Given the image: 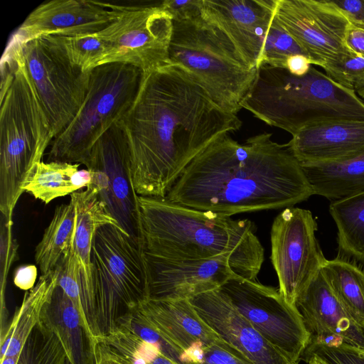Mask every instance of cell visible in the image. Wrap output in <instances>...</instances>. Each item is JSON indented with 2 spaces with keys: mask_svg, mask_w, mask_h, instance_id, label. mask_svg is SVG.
Instances as JSON below:
<instances>
[{
  "mask_svg": "<svg viewBox=\"0 0 364 364\" xmlns=\"http://www.w3.org/2000/svg\"><path fill=\"white\" fill-rule=\"evenodd\" d=\"M40 321L59 338L72 364H95L94 348L80 315L58 284L42 309Z\"/></svg>",
  "mask_w": 364,
  "mask_h": 364,
  "instance_id": "603a6c76",
  "label": "cell"
},
{
  "mask_svg": "<svg viewBox=\"0 0 364 364\" xmlns=\"http://www.w3.org/2000/svg\"><path fill=\"white\" fill-rule=\"evenodd\" d=\"M66 358L59 338L39 321L17 355L16 364H65Z\"/></svg>",
  "mask_w": 364,
  "mask_h": 364,
  "instance_id": "f546056e",
  "label": "cell"
},
{
  "mask_svg": "<svg viewBox=\"0 0 364 364\" xmlns=\"http://www.w3.org/2000/svg\"><path fill=\"white\" fill-rule=\"evenodd\" d=\"M307 364H323L319 360L315 358H310L305 361Z\"/></svg>",
  "mask_w": 364,
  "mask_h": 364,
  "instance_id": "681fc988",
  "label": "cell"
},
{
  "mask_svg": "<svg viewBox=\"0 0 364 364\" xmlns=\"http://www.w3.org/2000/svg\"><path fill=\"white\" fill-rule=\"evenodd\" d=\"M301 166L314 195L334 201L364 193V153L343 161Z\"/></svg>",
  "mask_w": 364,
  "mask_h": 364,
  "instance_id": "cb8c5ba5",
  "label": "cell"
},
{
  "mask_svg": "<svg viewBox=\"0 0 364 364\" xmlns=\"http://www.w3.org/2000/svg\"><path fill=\"white\" fill-rule=\"evenodd\" d=\"M38 274L37 267L34 264H24L16 269L14 283L20 289L29 291L36 285Z\"/></svg>",
  "mask_w": 364,
  "mask_h": 364,
  "instance_id": "b9f144b4",
  "label": "cell"
},
{
  "mask_svg": "<svg viewBox=\"0 0 364 364\" xmlns=\"http://www.w3.org/2000/svg\"><path fill=\"white\" fill-rule=\"evenodd\" d=\"M195 364H255L221 338L207 346L200 361Z\"/></svg>",
  "mask_w": 364,
  "mask_h": 364,
  "instance_id": "f35d334b",
  "label": "cell"
},
{
  "mask_svg": "<svg viewBox=\"0 0 364 364\" xmlns=\"http://www.w3.org/2000/svg\"><path fill=\"white\" fill-rule=\"evenodd\" d=\"M242 108L292 136L317 120L364 119V102L355 91L313 66L306 75L297 77L283 68L260 65Z\"/></svg>",
  "mask_w": 364,
  "mask_h": 364,
  "instance_id": "5b68a950",
  "label": "cell"
},
{
  "mask_svg": "<svg viewBox=\"0 0 364 364\" xmlns=\"http://www.w3.org/2000/svg\"><path fill=\"white\" fill-rule=\"evenodd\" d=\"M329 212L338 229L339 256L364 265V193L331 201Z\"/></svg>",
  "mask_w": 364,
  "mask_h": 364,
  "instance_id": "83f0119b",
  "label": "cell"
},
{
  "mask_svg": "<svg viewBox=\"0 0 364 364\" xmlns=\"http://www.w3.org/2000/svg\"><path fill=\"white\" fill-rule=\"evenodd\" d=\"M113 6L116 11L114 19L97 33L107 46L100 65L126 63L145 73L169 64L172 15L160 4Z\"/></svg>",
  "mask_w": 364,
  "mask_h": 364,
  "instance_id": "30bf717a",
  "label": "cell"
},
{
  "mask_svg": "<svg viewBox=\"0 0 364 364\" xmlns=\"http://www.w3.org/2000/svg\"><path fill=\"white\" fill-rule=\"evenodd\" d=\"M92 172L88 169L77 171L72 176V184L75 189L78 191L83 187L87 188L92 182Z\"/></svg>",
  "mask_w": 364,
  "mask_h": 364,
  "instance_id": "bcb514c9",
  "label": "cell"
},
{
  "mask_svg": "<svg viewBox=\"0 0 364 364\" xmlns=\"http://www.w3.org/2000/svg\"><path fill=\"white\" fill-rule=\"evenodd\" d=\"M321 272L349 314L364 329V265L338 255L326 259Z\"/></svg>",
  "mask_w": 364,
  "mask_h": 364,
  "instance_id": "484cf974",
  "label": "cell"
},
{
  "mask_svg": "<svg viewBox=\"0 0 364 364\" xmlns=\"http://www.w3.org/2000/svg\"><path fill=\"white\" fill-rule=\"evenodd\" d=\"M75 225L76 212L71 200L55 208L35 250V261L41 275L53 272L60 259L69 253L73 245Z\"/></svg>",
  "mask_w": 364,
  "mask_h": 364,
  "instance_id": "4316f807",
  "label": "cell"
},
{
  "mask_svg": "<svg viewBox=\"0 0 364 364\" xmlns=\"http://www.w3.org/2000/svg\"><path fill=\"white\" fill-rule=\"evenodd\" d=\"M277 0H200V16L221 30L252 69L260 65Z\"/></svg>",
  "mask_w": 364,
  "mask_h": 364,
  "instance_id": "2e32d148",
  "label": "cell"
},
{
  "mask_svg": "<svg viewBox=\"0 0 364 364\" xmlns=\"http://www.w3.org/2000/svg\"><path fill=\"white\" fill-rule=\"evenodd\" d=\"M0 210L9 221L34 166L54 134L18 42L10 40L1 63Z\"/></svg>",
  "mask_w": 364,
  "mask_h": 364,
  "instance_id": "277c9868",
  "label": "cell"
},
{
  "mask_svg": "<svg viewBox=\"0 0 364 364\" xmlns=\"http://www.w3.org/2000/svg\"><path fill=\"white\" fill-rule=\"evenodd\" d=\"M160 4L172 15L173 20L188 19L200 14V0H166Z\"/></svg>",
  "mask_w": 364,
  "mask_h": 364,
  "instance_id": "ab89813d",
  "label": "cell"
},
{
  "mask_svg": "<svg viewBox=\"0 0 364 364\" xmlns=\"http://www.w3.org/2000/svg\"><path fill=\"white\" fill-rule=\"evenodd\" d=\"M287 144L301 165L346 160L364 153V119L317 120L301 128Z\"/></svg>",
  "mask_w": 364,
  "mask_h": 364,
  "instance_id": "ffe728a7",
  "label": "cell"
},
{
  "mask_svg": "<svg viewBox=\"0 0 364 364\" xmlns=\"http://www.w3.org/2000/svg\"><path fill=\"white\" fill-rule=\"evenodd\" d=\"M80 164L59 161H41L36 164L25 186V192L48 204L54 199L76 192L72 176Z\"/></svg>",
  "mask_w": 364,
  "mask_h": 364,
  "instance_id": "f1b7e54d",
  "label": "cell"
},
{
  "mask_svg": "<svg viewBox=\"0 0 364 364\" xmlns=\"http://www.w3.org/2000/svg\"><path fill=\"white\" fill-rule=\"evenodd\" d=\"M136 309L182 350L183 357L220 338L200 317L188 299H147Z\"/></svg>",
  "mask_w": 364,
  "mask_h": 364,
  "instance_id": "7402d4cb",
  "label": "cell"
},
{
  "mask_svg": "<svg viewBox=\"0 0 364 364\" xmlns=\"http://www.w3.org/2000/svg\"><path fill=\"white\" fill-rule=\"evenodd\" d=\"M55 272L57 275V284L63 289L77 309L90 339L82 296L81 272L73 247L60 259Z\"/></svg>",
  "mask_w": 364,
  "mask_h": 364,
  "instance_id": "e575fe53",
  "label": "cell"
},
{
  "mask_svg": "<svg viewBox=\"0 0 364 364\" xmlns=\"http://www.w3.org/2000/svg\"><path fill=\"white\" fill-rule=\"evenodd\" d=\"M311 65L313 63L308 57L301 54H296L287 58L284 68L291 75L301 77L309 73Z\"/></svg>",
  "mask_w": 364,
  "mask_h": 364,
  "instance_id": "ee69618b",
  "label": "cell"
},
{
  "mask_svg": "<svg viewBox=\"0 0 364 364\" xmlns=\"http://www.w3.org/2000/svg\"><path fill=\"white\" fill-rule=\"evenodd\" d=\"M296 306L311 333L309 343L331 346L343 341L364 348L363 328L347 311L321 271L299 294Z\"/></svg>",
  "mask_w": 364,
  "mask_h": 364,
  "instance_id": "d6986e66",
  "label": "cell"
},
{
  "mask_svg": "<svg viewBox=\"0 0 364 364\" xmlns=\"http://www.w3.org/2000/svg\"><path fill=\"white\" fill-rule=\"evenodd\" d=\"M356 94L364 102V86L355 90Z\"/></svg>",
  "mask_w": 364,
  "mask_h": 364,
  "instance_id": "c3c4849f",
  "label": "cell"
},
{
  "mask_svg": "<svg viewBox=\"0 0 364 364\" xmlns=\"http://www.w3.org/2000/svg\"><path fill=\"white\" fill-rule=\"evenodd\" d=\"M317 223L311 212L284 208L271 228V261L279 280V291L290 304L296 301L319 273L326 259L316 238Z\"/></svg>",
  "mask_w": 364,
  "mask_h": 364,
  "instance_id": "7c38bea8",
  "label": "cell"
},
{
  "mask_svg": "<svg viewBox=\"0 0 364 364\" xmlns=\"http://www.w3.org/2000/svg\"><path fill=\"white\" fill-rule=\"evenodd\" d=\"M296 54L307 57L300 46L281 26L274 14L266 38L259 66L266 64L284 68L287 58Z\"/></svg>",
  "mask_w": 364,
  "mask_h": 364,
  "instance_id": "836d02e7",
  "label": "cell"
},
{
  "mask_svg": "<svg viewBox=\"0 0 364 364\" xmlns=\"http://www.w3.org/2000/svg\"><path fill=\"white\" fill-rule=\"evenodd\" d=\"M346 16L350 25L364 30V0H331Z\"/></svg>",
  "mask_w": 364,
  "mask_h": 364,
  "instance_id": "60d3db41",
  "label": "cell"
},
{
  "mask_svg": "<svg viewBox=\"0 0 364 364\" xmlns=\"http://www.w3.org/2000/svg\"><path fill=\"white\" fill-rule=\"evenodd\" d=\"M144 250L118 224L97 230L91 251L97 341L115 330L120 318L149 299Z\"/></svg>",
  "mask_w": 364,
  "mask_h": 364,
  "instance_id": "52a82bcc",
  "label": "cell"
},
{
  "mask_svg": "<svg viewBox=\"0 0 364 364\" xmlns=\"http://www.w3.org/2000/svg\"><path fill=\"white\" fill-rule=\"evenodd\" d=\"M131 364H145L138 360L126 358Z\"/></svg>",
  "mask_w": 364,
  "mask_h": 364,
  "instance_id": "f907efd6",
  "label": "cell"
},
{
  "mask_svg": "<svg viewBox=\"0 0 364 364\" xmlns=\"http://www.w3.org/2000/svg\"><path fill=\"white\" fill-rule=\"evenodd\" d=\"M200 317L255 364H299L270 344L218 289L189 299Z\"/></svg>",
  "mask_w": 364,
  "mask_h": 364,
  "instance_id": "ac0fdd59",
  "label": "cell"
},
{
  "mask_svg": "<svg viewBox=\"0 0 364 364\" xmlns=\"http://www.w3.org/2000/svg\"><path fill=\"white\" fill-rule=\"evenodd\" d=\"M83 164L92 172L88 187L97 192L119 225L145 247L127 138L119 122L98 139Z\"/></svg>",
  "mask_w": 364,
  "mask_h": 364,
  "instance_id": "4fadbf2b",
  "label": "cell"
},
{
  "mask_svg": "<svg viewBox=\"0 0 364 364\" xmlns=\"http://www.w3.org/2000/svg\"><path fill=\"white\" fill-rule=\"evenodd\" d=\"M314 195L288 144L262 133L240 144L218 137L188 165L168 191L171 203L232 215L294 207Z\"/></svg>",
  "mask_w": 364,
  "mask_h": 364,
  "instance_id": "7a4b0ae2",
  "label": "cell"
},
{
  "mask_svg": "<svg viewBox=\"0 0 364 364\" xmlns=\"http://www.w3.org/2000/svg\"><path fill=\"white\" fill-rule=\"evenodd\" d=\"M324 70L346 88L355 91L364 86V57L357 53L327 66Z\"/></svg>",
  "mask_w": 364,
  "mask_h": 364,
  "instance_id": "74e56055",
  "label": "cell"
},
{
  "mask_svg": "<svg viewBox=\"0 0 364 364\" xmlns=\"http://www.w3.org/2000/svg\"><path fill=\"white\" fill-rule=\"evenodd\" d=\"M95 364H131L126 358L102 343L94 347Z\"/></svg>",
  "mask_w": 364,
  "mask_h": 364,
  "instance_id": "7bdbcfd3",
  "label": "cell"
},
{
  "mask_svg": "<svg viewBox=\"0 0 364 364\" xmlns=\"http://www.w3.org/2000/svg\"><path fill=\"white\" fill-rule=\"evenodd\" d=\"M119 122L127 138L134 190L154 198H166L196 156L242 126L237 114L221 109L173 64L143 73L137 95Z\"/></svg>",
  "mask_w": 364,
  "mask_h": 364,
  "instance_id": "6da1fadb",
  "label": "cell"
},
{
  "mask_svg": "<svg viewBox=\"0 0 364 364\" xmlns=\"http://www.w3.org/2000/svg\"><path fill=\"white\" fill-rule=\"evenodd\" d=\"M168 63L183 69L221 109L237 114L256 77L230 38L200 15L173 20Z\"/></svg>",
  "mask_w": 364,
  "mask_h": 364,
  "instance_id": "8992f818",
  "label": "cell"
},
{
  "mask_svg": "<svg viewBox=\"0 0 364 364\" xmlns=\"http://www.w3.org/2000/svg\"><path fill=\"white\" fill-rule=\"evenodd\" d=\"M71 63L85 72L100 65L107 53L105 41L96 33L73 36H53Z\"/></svg>",
  "mask_w": 364,
  "mask_h": 364,
  "instance_id": "1f68e13d",
  "label": "cell"
},
{
  "mask_svg": "<svg viewBox=\"0 0 364 364\" xmlns=\"http://www.w3.org/2000/svg\"><path fill=\"white\" fill-rule=\"evenodd\" d=\"M13 221H9L1 215L0 224V264H1V318H7L9 312L6 307L5 289L6 279L13 262L17 259L18 245L13 236Z\"/></svg>",
  "mask_w": 364,
  "mask_h": 364,
  "instance_id": "8d00e7d4",
  "label": "cell"
},
{
  "mask_svg": "<svg viewBox=\"0 0 364 364\" xmlns=\"http://www.w3.org/2000/svg\"><path fill=\"white\" fill-rule=\"evenodd\" d=\"M108 2L90 0H52L33 10L11 38L26 43L44 36H73L96 33L114 19Z\"/></svg>",
  "mask_w": 364,
  "mask_h": 364,
  "instance_id": "e0dca14e",
  "label": "cell"
},
{
  "mask_svg": "<svg viewBox=\"0 0 364 364\" xmlns=\"http://www.w3.org/2000/svg\"><path fill=\"white\" fill-rule=\"evenodd\" d=\"M76 212V225L73 249L81 272V283L90 341L97 340L94 305L91 251L97 230L107 224H118L101 200L97 192L88 187L86 191L70 194Z\"/></svg>",
  "mask_w": 364,
  "mask_h": 364,
  "instance_id": "44dd1931",
  "label": "cell"
},
{
  "mask_svg": "<svg viewBox=\"0 0 364 364\" xmlns=\"http://www.w3.org/2000/svg\"><path fill=\"white\" fill-rule=\"evenodd\" d=\"M275 17L313 65L324 69L356 53L348 43L351 25L331 0H277Z\"/></svg>",
  "mask_w": 364,
  "mask_h": 364,
  "instance_id": "5bb4252c",
  "label": "cell"
},
{
  "mask_svg": "<svg viewBox=\"0 0 364 364\" xmlns=\"http://www.w3.org/2000/svg\"><path fill=\"white\" fill-rule=\"evenodd\" d=\"M101 343L126 358L138 360L145 364H176L153 345L121 327L102 338Z\"/></svg>",
  "mask_w": 364,
  "mask_h": 364,
  "instance_id": "4dcf8cb0",
  "label": "cell"
},
{
  "mask_svg": "<svg viewBox=\"0 0 364 364\" xmlns=\"http://www.w3.org/2000/svg\"><path fill=\"white\" fill-rule=\"evenodd\" d=\"M144 258L149 299L189 300L220 289L235 275L226 256L207 259H173L144 250Z\"/></svg>",
  "mask_w": 364,
  "mask_h": 364,
  "instance_id": "9a60e30c",
  "label": "cell"
},
{
  "mask_svg": "<svg viewBox=\"0 0 364 364\" xmlns=\"http://www.w3.org/2000/svg\"><path fill=\"white\" fill-rule=\"evenodd\" d=\"M310 358L323 364H364V348L343 341L331 346L309 343L301 360L306 361Z\"/></svg>",
  "mask_w": 364,
  "mask_h": 364,
  "instance_id": "d590c367",
  "label": "cell"
},
{
  "mask_svg": "<svg viewBox=\"0 0 364 364\" xmlns=\"http://www.w3.org/2000/svg\"><path fill=\"white\" fill-rule=\"evenodd\" d=\"M17 355L13 356H4L0 359V364H16Z\"/></svg>",
  "mask_w": 364,
  "mask_h": 364,
  "instance_id": "7dc6e473",
  "label": "cell"
},
{
  "mask_svg": "<svg viewBox=\"0 0 364 364\" xmlns=\"http://www.w3.org/2000/svg\"><path fill=\"white\" fill-rule=\"evenodd\" d=\"M348 43L355 53L364 57V30L350 26Z\"/></svg>",
  "mask_w": 364,
  "mask_h": 364,
  "instance_id": "f6af8a7d",
  "label": "cell"
},
{
  "mask_svg": "<svg viewBox=\"0 0 364 364\" xmlns=\"http://www.w3.org/2000/svg\"><path fill=\"white\" fill-rule=\"evenodd\" d=\"M65 364H72V363L70 362V360L67 358L66 360H65Z\"/></svg>",
  "mask_w": 364,
  "mask_h": 364,
  "instance_id": "816d5d0a",
  "label": "cell"
},
{
  "mask_svg": "<svg viewBox=\"0 0 364 364\" xmlns=\"http://www.w3.org/2000/svg\"><path fill=\"white\" fill-rule=\"evenodd\" d=\"M57 285L55 270L41 275L36 285L26 291L4 333L1 336L0 359L18 354L34 327L39 323L42 309Z\"/></svg>",
  "mask_w": 364,
  "mask_h": 364,
  "instance_id": "d4e9b609",
  "label": "cell"
},
{
  "mask_svg": "<svg viewBox=\"0 0 364 364\" xmlns=\"http://www.w3.org/2000/svg\"><path fill=\"white\" fill-rule=\"evenodd\" d=\"M142 75L140 69L122 63L92 69L85 99L73 120L53 139L48 161L83 164L98 139L133 103Z\"/></svg>",
  "mask_w": 364,
  "mask_h": 364,
  "instance_id": "ba28073f",
  "label": "cell"
},
{
  "mask_svg": "<svg viewBox=\"0 0 364 364\" xmlns=\"http://www.w3.org/2000/svg\"><path fill=\"white\" fill-rule=\"evenodd\" d=\"M219 289L263 338L299 363L311 333L296 306L289 304L279 289L237 274Z\"/></svg>",
  "mask_w": 364,
  "mask_h": 364,
  "instance_id": "8fae6325",
  "label": "cell"
},
{
  "mask_svg": "<svg viewBox=\"0 0 364 364\" xmlns=\"http://www.w3.org/2000/svg\"><path fill=\"white\" fill-rule=\"evenodd\" d=\"M145 251L173 259H230L234 273L256 280L264 248L249 220L187 208L166 198L139 196Z\"/></svg>",
  "mask_w": 364,
  "mask_h": 364,
  "instance_id": "3957f363",
  "label": "cell"
},
{
  "mask_svg": "<svg viewBox=\"0 0 364 364\" xmlns=\"http://www.w3.org/2000/svg\"><path fill=\"white\" fill-rule=\"evenodd\" d=\"M19 43L55 137L73 120L82 106L91 71L85 72L73 65L53 36Z\"/></svg>",
  "mask_w": 364,
  "mask_h": 364,
  "instance_id": "9c48e42d",
  "label": "cell"
},
{
  "mask_svg": "<svg viewBox=\"0 0 364 364\" xmlns=\"http://www.w3.org/2000/svg\"><path fill=\"white\" fill-rule=\"evenodd\" d=\"M117 327L123 328L153 345L163 355L175 363L184 364V352L161 334L136 309L120 318Z\"/></svg>",
  "mask_w": 364,
  "mask_h": 364,
  "instance_id": "d6a6232c",
  "label": "cell"
}]
</instances>
